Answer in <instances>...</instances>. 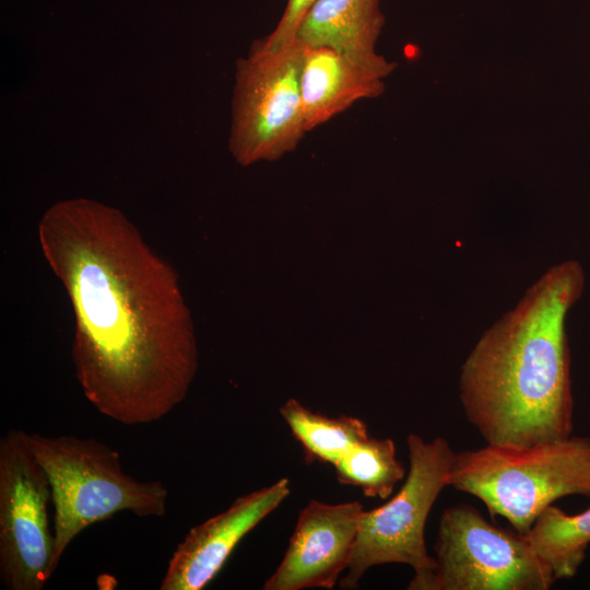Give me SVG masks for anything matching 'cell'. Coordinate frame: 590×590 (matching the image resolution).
<instances>
[{
	"mask_svg": "<svg viewBox=\"0 0 590 590\" xmlns=\"http://www.w3.org/2000/svg\"><path fill=\"white\" fill-rule=\"evenodd\" d=\"M585 281L577 260L551 267L481 335L463 362L461 404L486 444L530 446L571 436L566 318Z\"/></svg>",
	"mask_w": 590,
	"mask_h": 590,
	"instance_id": "obj_2",
	"label": "cell"
},
{
	"mask_svg": "<svg viewBox=\"0 0 590 590\" xmlns=\"http://www.w3.org/2000/svg\"><path fill=\"white\" fill-rule=\"evenodd\" d=\"M291 494L282 477L237 497L223 512L192 527L169 558L161 590H200L222 569L243 538Z\"/></svg>",
	"mask_w": 590,
	"mask_h": 590,
	"instance_id": "obj_10",
	"label": "cell"
},
{
	"mask_svg": "<svg viewBox=\"0 0 590 590\" xmlns=\"http://www.w3.org/2000/svg\"><path fill=\"white\" fill-rule=\"evenodd\" d=\"M384 24L379 0H318L300 22L294 40L302 47H328L386 75L391 66L375 52Z\"/></svg>",
	"mask_w": 590,
	"mask_h": 590,
	"instance_id": "obj_12",
	"label": "cell"
},
{
	"mask_svg": "<svg viewBox=\"0 0 590 590\" xmlns=\"http://www.w3.org/2000/svg\"><path fill=\"white\" fill-rule=\"evenodd\" d=\"M26 438L51 487L56 567L70 542L93 523L119 511L139 517L165 515V485L126 474L119 453L111 447L72 435L27 433Z\"/></svg>",
	"mask_w": 590,
	"mask_h": 590,
	"instance_id": "obj_4",
	"label": "cell"
},
{
	"mask_svg": "<svg viewBox=\"0 0 590 590\" xmlns=\"http://www.w3.org/2000/svg\"><path fill=\"white\" fill-rule=\"evenodd\" d=\"M409 472L399 492L386 504L364 510L342 589H356L366 571L382 564H404L414 570L409 590H428L435 558L427 552L425 526L449 476L456 453L441 436L425 441L406 437Z\"/></svg>",
	"mask_w": 590,
	"mask_h": 590,
	"instance_id": "obj_5",
	"label": "cell"
},
{
	"mask_svg": "<svg viewBox=\"0 0 590 590\" xmlns=\"http://www.w3.org/2000/svg\"><path fill=\"white\" fill-rule=\"evenodd\" d=\"M428 590H547L556 581L527 534L494 526L471 505L447 507Z\"/></svg>",
	"mask_w": 590,
	"mask_h": 590,
	"instance_id": "obj_7",
	"label": "cell"
},
{
	"mask_svg": "<svg viewBox=\"0 0 590 590\" xmlns=\"http://www.w3.org/2000/svg\"><path fill=\"white\" fill-rule=\"evenodd\" d=\"M527 538L556 580L571 578L590 544V508L567 515L550 505L538 516Z\"/></svg>",
	"mask_w": 590,
	"mask_h": 590,
	"instance_id": "obj_14",
	"label": "cell"
},
{
	"mask_svg": "<svg viewBox=\"0 0 590 590\" xmlns=\"http://www.w3.org/2000/svg\"><path fill=\"white\" fill-rule=\"evenodd\" d=\"M449 486L475 496L492 516L527 534L553 502L568 495L590 497V437L530 446L486 444L457 452Z\"/></svg>",
	"mask_w": 590,
	"mask_h": 590,
	"instance_id": "obj_3",
	"label": "cell"
},
{
	"mask_svg": "<svg viewBox=\"0 0 590 590\" xmlns=\"http://www.w3.org/2000/svg\"><path fill=\"white\" fill-rule=\"evenodd\" d=\"M391 438L368 436L354 445L334 465L337 480L361 488L366 497L387 499L405 476Z\"/></svg>",
	"mask_w": 590,
	"mask_h": 590,
	"instance_id": "obj_15",
	"label": "cell"
},
{
	"mask_svg": "<svg viewBox=\"0 0 590 590\" xmlns=\"http://www.w3.org/2000/svg\"><path fill=\"white\" fill-rule=\"evenodd\" d=\"M26 435L10 429L0 439V578L10 590H42L57 568L51 487Z\"/></svg>",
	"mask_w": 590,
	"mask_h": 590,
	"instance_id": "obj_8",
	"label": "cell"
},
{
	"mask_svg": "<svg viewBox=\"0 0 590 590\" xmlns=\"http://www.w3.org/2000/svg\"><path fill=\"white\" fill-rule=\"evenodd\" d=\"M364 506L311 499L300 510L284 556L264 590L332 589L347 569Z\"/></svg>",
	"mask_w": 590,
	"mask_h": 590,
	"instance_id": "obj_9",
	"label": "cell"
},
{
	"mask_svg": "<svg viewBox=\"0 0 590 590\" xmlns=\"http://www.w3.org/2000/svg\"><path fill=\"white\" fill-rule=\"evenodd\" d=\"M37 234L73 309L72 359L85 398L125 425L170 413L199 357L174 268L120 210L92 199L52 204Z\"/></svg>",
	"mask_w": 590,
	"mask_h": 590,
	"instance_id": "obj_1",
	"label": "cell"
},
{
	"mask_svg": "<svg viewBox=\"0 0 590 590\" xmlns=\"http://www.w3.org/2000/svg\"><path fill=\"white\" fill-rule=\"evenodd\" d=\"M279 412L300 444L308 463L334 465L354 445L369 436L367 425L361 418L327 416L309 410L296 399H288Z\"/></svg>",
	"mask_w": 590,
	"mask_h": 590,
	"instance_id": "obj_13",
	"label": "cell"
},
{
	"mask_svg": "<svg viewBox=\"0 0 590 590\" xmlns=\"http://www.w3.org/2000/svg\"><path fill=\"white\" fill-rule=\"evenodd\" d=\"M303 49L256 40L237 62L229 151L244 166L272 162L296 149L307 133L300 98Z\"/></svg>",
	"mask_w": 590,
	"mask_h": 590,
	"instance_id": "obj_6",
	"label": "cell"
},
{
	"mask_svg": "<svg viewBox=\"0 0 590 590\" xmlns=\"http://www.w3.org/2000/svg\"><path fill=\"white\" fill-rule=\"evenodd\" d=\"M318 0H287L275 28L262 40L270 49L285 47L294 42L297 28L306 13Z\"/></svg>",
	"mask_w": 590,
	"mask_h": 590,
	"instance_id": "obj_16",
	"label": "cell"
},
{
	"mask_svg": "<svg viewBox=\"0 0 590 590\" xmlns=\"http://www.w3.org/2000/svg\"><path fill=\"white\" fill-rule=\"evenodd\" d=\"M381 75L328 47H304L300 98L306 131L382 90Z\"/></svg>",
	"mask_w": 590,
	"mask_h": 590,
	"instance_id": "obj_11",
	"label": "cell"
}]
</instances>
